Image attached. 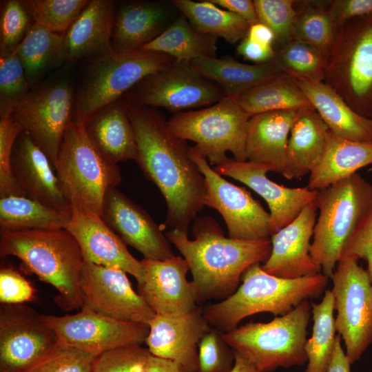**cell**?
<instances>
[{
	"mask_svg": "<svg viewBox=\"0 0 372 372\" xmlns=\"http://www.w3.org/2000/svg\"><path fill=\"white\" fill-rule=\"evenodd\" d=\"M137 143V165L162 194L165 223L188 232L205 205V178L191 154V147L176 136L157 108L127 104Z\"/></svg>",
	"mask_w": 372,
	"mask_h": 372,
	"instance_id": "cell-1",
	"label": "cell"
},
{
	"mask_svg": "<svg viewBox=\"0 0 372 372\" xmlns=\"http://www.w3.org/2000/svg\"><path fill=\"white\" fill-rule=\"evenodd\" d=\"M192 232L193 240L188 232L174 229L165 236L187 261L198 300L231 296L244 272L255 263L265 262L271 251L269 238H227L211 216L196 218Z\"/></svg>",
	"mask_w": 372,
	"mask_h": 372,
	"instance_id": "cell-2",
	"label": "cell"
},
{
	"mask_svg": "<svg viewBox=\"0 0 372 372\" xmlns=\"http://www.w3.org/2000/svg\"><path fill=\"white\" fill-rule=\"evenodd\" d=\"M0 256L19 258L39 278L57 291L55 302L65 311L82 308L80 277L83 258L65 228L0 229Z\"/></svg>",
	"mask_w": 372,
	"mask_h": 372,
	"instance_id": "cell-3",
	"label": "cell"
},
{
	"mask_svg": "<svg viewBox=\"0 0 372 372\" xmlns=\"http://www.w3.org/2000/svg\"><path fill=\"white\" fill-rule=\"evenodd\" d=\"M242 283L223 301L207 307L209 325L227 332L245 318L262 312L285 315L305 300L320 296L328 284L323 273L295 279L279 278L262 270L259 262L242 274Z\"/></svg>",
	"mask_w": 372,
	"mask_h": 372,
	"instance_id": "cell-4",
	"label": "cell"
},
{
	"mask_svg": "<svg viewBox=\"0 0 372 372\" xmlns=\"http://www.w3.org/2000/svg\"><path fill=\"white\" fill-rule=\"evenodd\" d=\"M316 202L319 216L309 254L331 278L345 246L372 208V185L355 173L318 191Z\"/></svg>",
	"mask_w": 372,
	"mask_h": 372,
	"instance_id": "cell-5",
	"label": "cell"
},
{
	"mask_svg": "<svg viewBox=\"0 0 372 372\" xmlns=\"http://www.w3.org/2000/svg\"><path fill=\"white\" fill-rule=\"evenodd\" d=\"M311 314V303L305 300L269 322H251L224 333L222 337L260 372L300 366L307 362L304 347Z\"/></svg>",
	"mask_w": 372,
	"mask_h": 372,
	"instance_id": "cell-6",
	"label": "cell"
},
{
	"mask_svg": "<svg viewBox=\"0 0 372 372\" xmlns=\"http://www.w3.org/2000/svg\"><path fill=\"white\" fill-rule=\"evenodd\" d=\"M54 169L72 209L99 216L107 189L121 181L118 165L104 160L90 142L83 123L74 121L63 135Z\"/></svg>",
	"mask_w": 372,
	"mask_h": 372,
	"instance_id": "cell-7",
	"label": "cell"
},
{
	"mask_svg": "<svg viewBox=\"0 0 372 372\" xmlns=\"http://www.w3.org/2000/svg\"><path fill=\"white\" fill-rule=\"evenodd\" d=\"M155 51H112L92 58L74 102L72 121L83 123L92 113L121 99L147 76L174 61Z\"/></svg>",
	"mask_w": 372,
	"mask_h": 372,
	"instance_id": "cell-8",
	"label": "cell"
},
{
	"mask_svg": "<svg viewBox=\"0 0 372 372\" xmlns=\"http://www.w3.org/2000/svg\"><path fill=\"white\" fill-rule=\"evenodd\" d=\"M251 116L237 100L225 96L210 106L174 114L168 120L170 130L176 136L192 141L214 166L227 158L247 161L246 140Z\"/></svg>",
	"mask_w": 372,
	"mask_h": 372,
	"instance_id": "cell-9",
	"label": "cell"
},
{
	"mask_svg": "<svg viewBox=\"0 0 372 372\" xmlns=\"http://www.w3.org/2000/svg\"><path fill=\"white\" fill-rule=\"evenodd\" d=\"M324 82L355 112L372 117V14L340 28Z\"/></svg>",
	"mask_w": 372,
	"mask_h": 372,
	"instance_id": "cell-10",
	"label": "cell"
},
{
	"mask_svg": "<svg viewBox=\"0 0 372 372\" xmlns=\"http://www.w3.org/2000/svg\"><path fill=\"white\" fill-rule=\"evenodd\" d=\"M358 258L344 256L331 277L336 331L344 342L351 364L372 343V282Z\"/></svg>",
	"mask_w": 372,
	"mask_h": 372,
	"instance_id": "cell-11",
	"label": "cell"
},
{
	"mask_svg": "<svg viewBox=\"0 0 372 372\" xmlns=\"http://www.w3.org/2000/svg\"><path fill=\"white\" fill-rule=\"evenodd\" d=\"M74 106L72 87L63 78L30 89L12 106L21 131L47 155L54 168Z\"/></svg>",
	"mask_w": 372,
	"mask_h": 372,
	"instance_id": "cell-12",
	"label": "cell"
},
{
	"mask_svg": "<svg viewBox=\"0 0 372 372\" xmlns=\"http://www.w3.org/2000/svg\"><path fill=\"white\" fill-rule=\"evenodd\" d=\"M225 96L217 84L200 76L189 62L174 61L142 80L123 100L130 105L163 107L176 114L210 106Z\"/></svg>",
	"mask_w": 372,
	"mask_h": 372,
	"instance_id": "cell-13",
	"label": "cell"
},
{
	"mask_svg": "<svg viewBox=\"0 0 372 372\" xmlns=\"http://www.w3.org/2000/svg\"><path fill=\"white\" fill-rule=\"evenodd\" d=\"M191 154L205 178V205L216 209L225 222L228 237L238 240L269 238L270 214L245 187L227 181L211 168L195 147Z\"/></svg>",
	"mask_w": 372,
	"mask_h": 372,
	"instance_id": "cell-14",
	"label": "cell"
},
{
	"mask_svg": "<svg viewBox=\"0 0 372 372\" xmlns=\"http://www.w3.org/2000/svg\"><path fill=\"white\" fill-rule=\"evenodd\" d=\"M42 318L59 341L96 356L127 345H141L149 331V324L114 319L83 308L75 314H42Z\"/></svg>",
	"mask_w": 372,
	"mask_h": 372,
	"instance_id": "cell-15",
	"label": "cell"
},
{
	"mask_svg": "<svg viewBox=\"0 0 372 372\" xmlns=\"http://www.w3.org/2000/svg\"><path fill=\"white\" fill-rule=\"evenodd\" d=\"M57 342L42 314L25 304H1L0 372H28Z\"/></svg>",
	"mask_w": 372,
	"mask_h": 372,
	"instance_id": "cell-16",
	"label": "cell"
},
{
	"mask_svg": "<svg viewBox=\"0 0 372 372\" xmlns=\"http://www.w3.org/2000/svg\"><path fill=\"white\" fill-rule=\"evenodd\" d=\"M79 285L81 309L119 320L146 324L156 314L133 289L122 269L84 261Z\"/></svg>",
	"mask_w": 372,
	"mask_h": 372,
	"instance_id": "cell-17",
	"label": "cell"
},
{
	"mask_svg": "<svg viewBox=\"0 0 372 372\" xmlns=\"http://www.w3.org/2000/svg\"><path fill=\"white\" fill-rule=\"evenodd\" d=\"M101 218L144 258L165 260L174 256L170 242L149 214L116 187H109L105 194Z\"/></svg>",
	"mask_w": 372,
	"mask_h": 372,
	"instance_id": "cell-18",
	"label": "cell"
},
{
	"mask_svg": "<svg viewBox=\"0 0 372 372\" xmlns=\"http://www.w3.org/2000/svg\"><path fill=\"white\" fill-rule=\"evenodd\" d=\"M213 169L247 185L265 199L270 209L271 236L291 223L317 198L318 191L307 187L290 188L271 181L266 176L271 168L264 164L227 158Z\"/></svg>",
	"mask_w": 372,
	"mask_h": 372,
	"instance_id": "cell-19",
	"label": "cell"
},
{
	"mask_svg": "<svg viewBox=\"0 0 372 372\" xmlns=\"http://www.w3.org/2000/svg\"><path fill=\"white\" fill-rule=\"evenodd\" d=\"M149 327L145 343L152 355L174 361L187 372H197V346L211 330L200 309L181 313H156Z\"/></svg>",
	"mask_w": 372,
	"mask_h": 372,
	"instance_id": "cell-20",
	"label": "cell"
},
{
	"mask_svg": "<svg viewBox=\"0 0 372 372\" xmlns=\"http://www.w3.org/2000/svg\"><path fill=\"white\" fill-rule=\"evenodd\" d=\"M145 278L138 293L156 314L181 313L195 309L198 293L194 282L187 280L189 265L184 258H143Z\"/></svg>",
	"mask_w": 372,
	"mask_h": 372,
	"instance_id": "cell-21",
	"label": "cell"
},
{
	"mask_svg": "<svg viewBox=\"0 0 372 372\" xmlns=\"http://www.w3.org/2000/svg\"><path fill=\"white\" fill-rule=\"evenodd\" d=\"M65 229L78 242L85 262L122 269L134 276L138 285L143 284L145 273L141 262L130 253L126 244L101 216L72 209V216Z\"/></svg>",
	"mask_w": 372,
	"mask_h": 372,
	"instance_id": "cell-22",
	"label": "cell"
},
{
	"mask_svg": "<svg viewBox=\"0 0 372 372\" xmlns=\"http://www.w3.org/2000/svg\"><path fill=\"white\" fill-rule=\"evenodd\" d=\"M317 209L316 200L309 203L291 223L271 236V251L261 266L263 271L287 279L320 272L309 254Z\"/></svg>",
	"mask_w": 372,
	"mask_h": 372,
	"instance_id": "cell-23",
	"label": "cell"
},
{
	"mask_svg": "<svg viewBox=\"0 0 372 372\" xmlns=\"http://www.w3.org/2000/svg\"><path fill=\"white\" fill-rule=\"evenodd\" d=\"M180 14L172 1L122 3L114 12L112 36L113 50H140L161 34Z\"/></svg>",
	"mask_w": 372,
	"mask_h": 372,
	"instance_id": "cell-24",
	"label": "cell"
},
{
	"mask_svg": "<svg viewBox=\"0 0 372 372\" xmlns=\"http://www.w3.org/2000/svg\"><path fill=\"white\" fill-rule=\"evenodd\" d=\"M11 169L25 196L56 209L72 211L50 159L23 132L14 143Z\"/></svg>",
	"mask_w": 372,
	"mask_h": 372,
	"instance_id": "cell-25",
	"label": "cell"
},
{
	"mask_svg": "<svg viewBox=\"0 0 372 372\" xmlns=\"http://www.w3.org/2000/svg\"><path fill=\"white\" fill-rule=\"evenodd\" d=\"M83 123L90 142L104 160L116 165L136 161V134L123 99L96 110Z\"/></svg>",
	"mask_w": 372,
	"mask_h": 372,
	"instance_id": "cell-26",
	"label": "cell"
},
{
	"mask_svg": "<svg viewBox=\"0 0 372 372\" xmlns=\"http://www.w3.org/2000/svg\"><path fill=\"white\" fill-rule=\"evenodd\" d=\"M114 2L91 0L63 34L66 61L94 58L113 51Z\"/></svg>",
	"mask_w": 372,
	"mask_h": 372,
	"instance_id": "cell-27",
	"label": "cell"
},
{
	"mask_svg": "<svg viewBox=\"0 0 372 372\" xmlns=\"http://www.w3.org/2000/svg\"><path fill=\"white\" fill-rule=\"evenodd\" d=\"M297 112L278 110L251 116L246 140L247 161L266 165L272 172L282 174L289 135Z\"/></svg>",
	"mask_w": 372,
	"mask_h": 372,
	"instance_id": "cell-28",
	"label": "cell"
},
{
	"mask_svg": "<svg viewBox=\"0 0 372 372\" xmlns=\"http://www.w3.org/2000/svg\"><path fill=\"white\" fill-rule=\"evenodd\" d=\"M191 66L200 76L217 84L225 96L237 99L250 90L285 74L275 61L255 64L241 63L231 56L192 60Z\"/></svg>",
	"mask_w": 372,
	"mask_h": 372,
	"instance_id": "cell-29",
	"label": "cell"
},
{
	"mask_svg": "<svg viewBox=\"0 0 372 372\" xmlns=\"http://www.w3.org/2000/svg\"><path fill=\"white\" fill-rule=\"evenodd\" d=\"M296 81L330 131L345 139L372 143L371 118L355 112L324 81Z\"/></svg>",
	"mask_w": 372,
	"mask_h": 372,
	"instance_id": "cell-30",
	"label": "cell"
},
{
	"mask_svg": "<svg viewBox=\"0 0 372 372\" xmlns=\"http://www.w3.org/2000/svg\"><path fill=\"white\" fill-rule=\"evenodd\" d=\"M328 130L314 107L298 111L287 143L282 173L286 178H300L310 174L322 157Z\"/></svg>",
	"mask_w": 372,
	"mask_h": 372,
	"instance_id": "cell-31",
	"label": "cell"
},
{
	"mask_svg": "<svg viewBox=\"0 0 372 372\" xmlns=\"http://www.w3.org/2000/svg\"><path fill=\"white\" fill-rule=\"evenodd\" d=\"M372 164V143L341 138L329 130L318 164L310 172L307 187L320 191Z\"/></svg>",
	"mask_w": 372,
	"mask_h": 372,
	"instance_id": "cell-32",
	"label": "cell"
},
{
	"mask_svg": "<svg viewBox=\"0 0 372 372\" xmlns=\"http://www.w3.org/2000/svg\"><path fill=\"white\" fill-rule=\"evenodd\" d=\"M218 38L196 31L181 13L154 40L140 50L167 54L176 61L216 57Z\"/></svg>",
	"mask_w": 372,
	"mask_h": 372,
	"instance_id": "cell-33",
	"label": "cell"
},
{
	"mask_svg": "<svg viewBox=\"0 0 372 372\" xmlns=\"http://www.w3.org/2000/svg\"><path fill=\"white\" fill-rule=\"evenodd\" d=\"M179 12L198 32L234 44L245 39L251 24L209 0H172Z\"/></svg>",
	"mask_w": 372,
	"mask_h": 372,
	"instance_id": "cell-34",
	"label": "cell"
},
{
	"mask_svg": "<svg viewBox=\"0 0 372 372\" xmlns=\"http://www.w3.org/2000/svg\"><path fill=\"white\" fill-rule=\"evenodd\" d=\"M236 100L250 116L271 111L313 107L296 80L286 74L259 85Z\"/></svg>",
	"mask_w": 372,
	"mask_h": 372,
	"instance_id": "cell-35",
	"label": "cell"
},
{
	"mask_svg": "<svg viewBox=\"0 0 372 372\" xmlns=\"http://www.w3.org/2000/svg\"><path fill=\"white\" fill-rule=\"evenodd\" d=\"M15 51L30 85L66 61L63 34L53 32L35 22Z\"/></svg>",
	"mask_w": 372,
	"mask_h": 372,
	"instance_id": "cell-36",
	"label": "cell"
},
{
	"mask_svg": "<svg viewBox=\"0 0 372 372\" xmlns=\"http://www.w3.org/2000/svg\"><path fill=\"white\" fill-rule=\"evenodd\" d=\"M72 211L54 209L24 196L0 198L1 229L65 228Z\"/></svg>",
	"mask_w": 372,
	"mask_h": 372,
	"instance_id": "cell-37",
	"label": "cell"
},
{
	"mask_svg": "<svg viewBox=\"0 0 372 372\" xmlns=\"http://www.w3.org/2000/svg\"><path fill=\"white\" fill-rule=\"evenodd\" d=\"M311 305L313 325L311 336L304 347L307 362L304 372H327L337 335L332 291L326 290L322 301L311 302Z\"/></svg>",
	"mask_w": 372,
	"mask_h": 372,
	"instance_id": "cell-38",
	"label": "cell"
},
{
	"mask_svg": "<svg viewBox=\"0 0 372 372\" xmlns=\"http://www.w3.org/2000/svg\"><path fill=\"white\" fill-rule=\"evenodd\" d=\"M295 18L293 39L307 43L329 57L340 27L334 21L329 1H302Z\"/></svg>",
	"mask_w": 372,
	"mask_h": 372,
	"instance_id": "cell-39",
	"label": "cell"
},
{
	"mask_svg": "<svg viewBox=\"0 0 372 372\" xmlns=\"http://www.w3.org/2000/svg\"><path fill=\"white\" fill-rule=\"evenodd\" d=\"M273 60L282 72L296 80L324 81L328 57L313 46L292 39L276 50Z\"/></svg>",
	"mask_w": 372,
	"mask_h": 372,
	"instance_id": "cell-40",
	"label": "cell"
},
{
	"mask_svg": "<svg viewBox=\"0 0 372 372\" xmlns=\"http://www.w3.org/2000/svg\"><path fill=\"white\" fill-rule=\"evenodd\" d=\"M35 23L64 34L88 3L87 0L24 1Z\"/></svg>",
	"mask_w": 372,
	"mask_h": 372,
	"instance_id": "cell-41",
	"label": "cell"
},
{
	"mask_svg": "<svg viewBox=\"0 0 372 372\" xmlns=\"http://www.w3.org/2000/svg\"><path fill=\"white\" fill-rule=\"evenodd\" d=\"M12 108L1 105L0 108V198L24 196L11 169V154L14 143L21 132Z\"/></svg>",
	"mask_w": 372,
	"mask_h": 372,
	"instance_id": "cell-42",
	"label": "cell"
},
{
	"mask_svg": "<svg viewBox=\"0 0 372 372\" xmlns=\"http://www.w3.org/2000/svg\"><path fill=\"white\" fill-rule=\"evenodd\" d=\"M258 22L269 27L275 41L273 49L278 50L293 39V30L297 10L293 0H254Z\"/></svg>",
	"mask_w": 372,
	"mask_h": 372,
	"instance_id": "cell-43",
	"label": "cell"
},
{
	"mask_svg": "<svg viewBox=\"0 0 372 372\" xmlns=\"http://www.w3.org/2000/svg\"><path fill=\"white\" fill-rule=\"evenodd\" d=\"M96 358L58 340L28 372H92Z\"/></svg>",
	"mask_w": 372,
	"mask_h": 372,
	"instance_id": "cell-44",
	"label": "cell"
},
{
	"mask_svg": "<svg viewBox=\"0 0 372 372\" xmlns=\"http://www.w3.org/2000/svg\"><path fill=\"white\" fill-rule=\"evenodd\" d=\"M34 23L25 1L3 2L0 17V52L14 50Z\"/></svg>",
	"mask_w": 372,
	"mask_h": 372,
	"instance_id": "cell-45",
	"label": "cell"
},
{
	"mask_svg": "<svg viewBox=\"0 0 372 372\" xmlns=\"http://www.w3.org/2000/svg\"><path fill=\"white\" fill-rule=\"evenodd\" d=\"M23 65L15 50L0 53L1 105L12 106L30 90Z\"/></svg>",
	"mask_w": 372,
	"mask_h": 372,
	"instance_id": "cell-46",
	"label": "cell"
},
{
	"mask_svg": "<svg viewBox=\"0 0 372 372\" xmlns=\"http://www.w3.org/2000/svg\"><path fill=\"white\" fill-rule=\"evenodd\" d=\"M151 355L141 344L112 349L97 356L92 372H143Z\"/></svg>",
	"mask_w": 372,
	"mask_h": 372,
	"instance_id": "cell-47",
	"label": "cell"
},
{
	"mask_svg": "<svg viewBox=\"0 0 372 372\" xmlns=\"http://www.w3.org/2000/svg\"><path fill=\"white\" fill-rule=\"evenodd\" d=\"M235 360L234 352L218 331L210 330L198 344L197 372H230Z\"/></svg>",
	"mask_w": 372,
	"mask_h": 372,
	"instance_id": "cell-48",
	"label": "cell"
},
{
	"mask_svg": "<svg viewBox=\"0 0 372 372\" xmlns=\"http://www.w3.org/2000/svg\"><path fill=\"white\" fill-rule=\"evenodd\" d=\"M35 298V289L17 271L10 267L0 270V302L1 304H24Z\"/></svg>",
	"mask_w": 372,
	"mask_h": 372,
	"instance_id": "cell-49",
	"label": "cell"
},
{
	"mask_svg": "<svg viewBox=\"0 0 372 372\" xmlns=\"http://www.w3.org/2000/svg\"><path fill=\"white\" fill-rule=\"evenodd\" d=\"M329 7L339 27L351 19L372 14V0H330Z\"/></svg>",
	"mask_w": 372,
	"mask_h": 372,
	"instance_id": "cell-50",
	"label": "cell"
},
{
	"mask_svg": "<svg viewBox=\"0 0 372 372\" xmlns=\"http://www.w3.org/2000/svg\"><path fill=\"white\" fill-rule=\"evenodd\" d=\"M236 50L238 54L255 63H261L272 60L276 52L273 46L259 43L247 37L240 41Z\"/></svg>",
	"mask_w": 372,
	"mask_h": 372,
	"instance_id": "cell-51",
	"label": "cell"
},
{
	"mask_svg": "<svg viewBox=\"0 0 372 372\" xmlns=\"http://www.w3.org/2000/svg\"><path fill=\"white\" fill-rule=\"evenodd\" d=\"M216 6L242 17L250 24L258 22L254 1L251 0H209Z\"/></svg>",
	"mask_w": 372,
	"mask_h": 372,
	"instance_id": "cell-52",
	"label": "cell"
},
{
	"mask_svg": "<svg viewBox=\"0 0 372 372\" xmlns=\"http://www.w3.org/2000/svg\"><path fill=\"white\" fill-rule=\"evenodd\" d=\"M371 238H372V208L353 232L344 249L342 257L349 256Z\"/></svg>",
	"mask_w": 372,
	"mask_h": 372,
	"instance_id": "cell-53",
	"label": "cell"
},
{
	"mask_svg": "<svg viewBox=\"0 0 372 372\" xmlns=\"http://www.w3.org/2000/svg\"><path fill=\"white\" fill-rule=\"evenodd\" d=\"M341 337L338 333L335 349L327 372H351L352 364L341 345Z\"/></svg>",
	"mask_w": 372,
	"mask_h": 372,
	"instance_id": "cell-54",
	"label": "cell"
},
{
	"mask_svg": "<svg viewBox=\"0 0 372 372\" xmlns=\"http://www.w3.org/2000/svg\"><path fill=\"white\" fill-rule=\"evenodd\" d=\"M143 372H187L179 364L151 355Z\"/></svg>",
	"mask_w": 372,
	"mask_h": 372,
	"instance_id": "cell-55",
	"label": "cell"
},
{
	"mask_svg": "<svg viewBox=\"0 0 372 372\" xmlns=\"http://www.w3.org/2000/svg\"><path fill=\"white\" fill-rule=\"evenodd\" d=\"M247 37L266 45H273L275 37L271 30L265 24L258 22L251 24Z\"/></svg>",
	"mask_w": 372,
	"mask_h": 372,
	"instance_id": "cell-56",
	"label": "cell"
},
{
	"mask_svg": "<svg viewBox=\"0 0 372 372\" xmlns=\"http://www.w3.org/2000/svg\"><path fill=\"white\" fill-rule=\"evenodd\" d=\"M234 364L230 372H260L257 367L248 359L234 351Z\"/></svg>",
	"mask_w": 372,
	"mask_h": 372,
	"instance_id": "cell-57",
	"label": "cell"
},
{
	"mask_svg": "<svg viewBox=\"0 0 372 372\" xmlns=\"http://www.w3.org/2000/svg\"><path fill=\"white\" fill-rule=\"evenodd\" d=\"M371 121H372V117L371 118Z\"/></svg>",
	"mask_w": 372,
	"mask_h": 372,
	"instance_id": "cell-58",
	"label": "cell"
},
{
	"mask_svg": "<svg viewBox=\"0 0 372 372\" xmlns=\"http://www.w3.org/2000/svg\"><path fill=\"white\" fill-rule=\"evenodd\" d=\"M371 170H372V168L371 169Z\"/></svg>",
	"mask_w": 372,
	"mask_h": 372,
	"instance_id": "cell-59",
	"label": "cell"
}]
</instances>
